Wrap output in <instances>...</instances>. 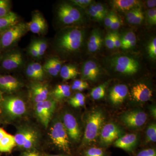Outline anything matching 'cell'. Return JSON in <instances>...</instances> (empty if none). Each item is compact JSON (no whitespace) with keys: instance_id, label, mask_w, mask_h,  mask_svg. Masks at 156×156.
I'll list each match as a JSON object with an SVG mask.
<instances>
[{"instance_id":"cell-34","label":"cell","mask_w":156,"mask_h":156,"mask_svg":"<svg viewBox=\"0 0 156 156\" xmlns=\"http://www.w3.org/2000/svg\"><path fill=\"white\" fill-rule=\"evenodd\" d=\"M37 49L38 52L39 57H41L44 55L48 48V44L43 40H35Z\"/></svg>"},{"instance_id":"cell-14","label":"cell","mask_w":156,"mask_h":156,"mask_svg":"<svg viewBox=\"0 0 156 156\" xmlns=\"http://www.w3.org/2000/svg\"><path fill=\"white\" fill-rule=\"evenodd\" d=\"M62 119L68 135L73 140H79L80 138V130L75 117L69 113H66Z\"/></svg>"},{"instance_id":"cell-20","label":"cell","mask_w":156,"mask_h":156,"mask_svg":"<svg viewBox=\"0 0 156 156\" xmlns=\"http://www.w3.org/2000/svg\"><path fill=\"white\" fill-rule=\"evenodd\" d=\"M137 137L134 134H128L121 136L115 141L116 147L128 151H131L135 147L137 143Z\"/></svg>"},{"instance_id":"cell-9","label":"cell","mask_w":156,"mask_h":156,"mask_svg":"<svg viewBox=\"0 0 156 156\" xmlns=\"http://www.w3.org/2000/svg\"><path fill=\"white\" fill-rule=\"evenodd\" d=\"M111 65L116 71L128 75L136 73L139 69L138 61L127 56H117L112 58Z\"/></svg>"},{"instance_id":"cell-48","label":"cell","mask_w":156,"mask_h":156,"mask_svg":"<svg viewBox=\"0 0 156 156\" xmlns=\"http://www.w3.org/2000/svg\"><path fill=\"white\" fill-rule=\"evenodd\" d=\"M136 156H156V151L154 149H148L140 152Z\"/></svg>"},{"instance_id":"cell-31","label":"cell","mask_w":156,"mask_h":156,"mask_svg":"<svg viewBox=\"0 0 156 156\" xmlns=\"http://www.w3.org/2000/svg\"><path fill=\"white\" fill-rule=\"evenodd\" d=\"M106 84H103L93 88L91 91V96L94 100H99L104 97L105 95Z\"/></svg>"},{"instance_id":"cell-45","label":"cell","mask_w":156,"mask_h":156,"mask_svg":"<svg viewBox=\"0 0 156 156\" xmlns=\"http://www.w3.org/2000/svg\"><path fill=\"white\" fill-rule=\"evenodd\" d=\"M51 63H52V65L53 66V67L54 68L57 72L59 73L60 69H61L62 66V62L60 59L56 57H53L51 58H49Z\"/></svg>"},{"instance_id":"cell-39","label":"cell","mask_w":156,"mask_h":156,"mask_svg":"<svg viewBox=\"0 0 156 156\" xmlns=\"http://www.w3.org/2000/svg\"><path fill=\"white\" fill-rule=\"evenodd\" d=\"M148 52L151 58L155 59L156 58V38H154L150 42L148 46Z\"/></svg>"},{"instance_id":"cell-40","label":"cell","mask_w":156,"mask_h":156,"mask_svg":"<svg viewBox=\"0 0 156 156\" xmlns=\"http://www.w3.org/2000/svg\"><path fill=\"white\" fill-rule=\"evenodd\" d=\"M26 75L28 76V77L32 80L36 81H41V78L34 71V70L32 68L30 63L28 64L26 67Z\"/></svg>"},{"instance_id":"cell-47","label":"cell","mask_w":156,"mask_h":156,"mask_svg":"<svg viewBox=\"0 0 156 156\" xmlns=\"http://www.w3.org/2000/svg\"><path fill=\"white\" fill-rule=\"evenodd\" d=\"M115 14L113 12H112L107 15L106 17L104 19L105 25V26L108 27H110L113 21L114 18Z\"/></svg>"},{"instance_id":"cell-55","label":"cell","mask_w":156,"mask_h":156,"mask_svg":"<svg viewBox=\"0 0 156 156\" xmlns=\"http://www.w3.org/2000/svg\"><path fill=\"white\" fill-rule=\"evenodd\" d=\"M48 156H63L62 155H51Z\"/></svg>"},{"instance_id":"cell-17","label":"cell","mask_w":156,"mask_h":156,"mask_svg":"<svg viewBox=\"0 0 156 156\" xmlns=\"http://www.w3.org/2000/svg\"><path fill=\"white\" fill-rule=\"evenodd\" d=\"M100 73L98 65L93 60H88L83 65L82 68V78L83 80L95 81Z\"/></svg>"},{"instance_id":"cell-33","label":"cell","mask_w":156,"mask_h":156,"mask_svg":"<svg viewBox=\"0 0 156 156\" xmlns=\"http://www.w3.org/2000/svg\"><path fill=\"white\" fill-rule=\"evenodd\" d=\"M146 140L147 142L156 141V125L154 123L151 124L148 127L146 131Z\"/></svg>"},{"instance_id":"cell-5","label":"cell","mask_w":156,"mask_h":156,"mask_svg":"<svg viewBox=\"0 0 156 156\" xmlns=\"http://www.w3.org/2000/svg\"><path fill=\"white\" fill-rule=\"evenodd\" d=\"M14 137L16 145L26 150L34 147L39 139L38 134L36 130L28 126L19 128Z\"/></svg>"},{"instance_id":"cell-4","label":"cell","mask_w":156,"mask_h":156,"mask_svg":"<svg viewBox=\"0 0 156 156\" xmlns=\"http://www.w3.org/2000/svg\"><path fill=\"white\" fill-rule=\"evenodd\" d=\"M0 104L5 114L12 119L22 116L26 112L25 102L18 96H10L3 98Z\"/></svg>"},{"instance_id":"cell-15","label":"cell","mask_w":156,"mask_h":156,"mask_svg":"<svg viewBox=\"0 0 156 156\" xmlns=\"http://www.w3.org/2000/svg\"><path fill=\"white\" fill-rule=\"evenodd\" d=\"M26 24L28 30L34 34H43L48 30V26L46 20L39 12L34 13L30 21Z\"/></svg>"},{"instance_id":"cell-51","label":"cell","mask_w":156,"mask_h":156,"mask_svg":"<svg viewBox=\"0 0 156 156\" xmlns=\"http://www.w3.org/2000/svg\"><path fill=\"white\" fill-rule=\"evenodd\" d=\"M8 134L3 128H0V141L6 134Z\"/></svg>"},{"instance_id":"cell-2","label":"cell","mask_w":156,"mask_h":156,"mask_svg":"<svg viewBox=\"0 0 156 156\" xmlns=\"http://www.w3.org/2000/svg\"><path fill=\"white\" fill-rule=\"evenodd\" d=\"M104 119L103 114L99 111L90 114L87 119L83 139L84 143L89 144L96 141L100 135Z\"/></svg>"},{"instance_id":"cell-49","label":"cell","mask_w":156,"mask_h":156,"mask_svg":"<svg viewBox=\"0 0 156 156\" xmlns=\"http://www.w3.org/2000/svg\"><path fill=\"white\" fill-rule=\"evenodd\" d=\"M114 42L115 48H119L121 47V38L118 32H113Z\"/></svg>"},{"instance_id":"cell-8","label":"cell","mask_w":156,"mask_h":156,"mask_svg":"<svg viewBox=\"0 0 156 156\" xmlns=\"http://www.w3.org/2000/svg\"><path fill=\"white\" fill-rule=\"evenodd\" d=\"M56 100L49 97L44 101L36 104L35 113L42 125L47 129L56 109Z\"/></svg>"},{"instance_id":"cell-25","label":"cell","mask_w":156,"mask_h":156,"mask_svg":"<svg viewBox=\"0 0 156 156\" xmlns=\"http://www.w3.org/2000/svg\"><path fill=\"white\" fill-rule=\"evenodd\" d=\"M126 18L131 24H139L143 21L144 15L140 7H137L128 11L126 14Z\"/></svg>"},{"instance_id":"cell-24","label":"cell","mask_w":156,"mask_h":156,"mask_svg":"<svg viewBox=\"0 0 156 156\" xmlns=\"http://www.w3.org/2000/svg\"><path fill=\"white\" fill-rule=\"evenodd\" d=\"M18 23V16L12 11L6 16L0 17V34Z\"/></svg>"},{"instance_id":"cell-19","label":"cell","mask_w":156,"mask_h":156,"mask_svg":"<svg viewBox=\"0 0 156 156\" xmlns=\"http://www.w3.org/2000/svg\"><path fill=\"white\" fill-rule=\"evenodd\" d=\"M128 87L124 84L116 85L110 92L109 98L112 103L119 105L122 103L128 95Z\"/></svg>"},{"instance_id":"cell-18","label":"cell","mask_w":156,"mask_h":156,"mask_svg":"<svg viewBox=\"0 0 156 156\" xmlns=\"http://www.w3.org/2000/svg\"><path fill=\"white\" fill-rule=\"evenodd\" d=\"M131 94L134 100L140 102L147 101L152 96V92L150 89L143 83H140L133 87L131 89Z\"/></svg>"},{"instance_id":"cell-36","label":"cell","mask_w":156,"mask_h":156,"mask_svg":"<svg viewBox=\"0 0 156 156\" xmlns=\"http://www.w3.org/2000/svg\"><path fill=\"white\" fill-rule=\"evenodd\" d=\"M88 87L89 84L87 82L81 80H76L73 83L71 88L73 90L82 91L87 89Z\"/></svg>"},{"instance_id":"cell-35","label":"cell","mask_w":156,"mask_h":156,"mask_svg":"<svg viewBox=\"0 0 156 156\" xmlns=\"http://www.w3.org/2000/svg\"><path fill=\"white\" fill-rule=\"evenodd\" d=\"M43 67L45 72L52 76H56L59 74L53 67L49 58L46 60Z\"/></svg>"},{"instance_id":"cell-41","label":"cell","mask_w":156,"mask_h":156,"mask_svg":"<svg viewBox=\"0 0 156 156\" xmlns=\"http://www.w3.org/2000/svg\"><path fill=\"white\" fill-rule=\"evenodd\" d=\"M71 2L73 5L77 6L83 9L89 7L93 3V1L92 0H72Z\"/></svg>"},{"instance_id":"cell-26","label":"cell","mask_w":156,"mask_h":156,"mask_svg":"<svg viewBox=\"0 0 156 156\" xmlns=\"http://www.w3.org/2000/svg\"><path fill=\"white\" fill-rule=\"evenodd\" d=\"M59 73L63 80H68L76 77L79 74V72L76 66L69 64L62 66Z\"/></svg>"},{"instance_id":"cell-29","label":"cell","mask_w":156,"mask_h":156,"mask_svg":"<svg viewBox=\"0 0 156 156\" xmlns=\"http://www.w3.org/2000/svg\"><path fill=\"white\" fill-rule=\"evenodd\" d=\"M136 36L132 31L126 33L121 38V48L124 50L131 49L136 45Z\"/></svg>"},{"instance_id":"cell-37","label":"cell","mask_w":156,"mask_h":156,"mask_svg":"<svg viewBox=\"0 0 156 156\" xmlns=\"http://www.w3.org/2000/svg\"><path fill=\"white\" fill-rule=\"evenodd\" d=\"M146 16L148 23L151 26L156 24V8L150 9L146 12Z\"/></svg>"},{"instance_id":"cell-1","label":"cell","mask_w":156,"mask_h":156,"mask_svg":"<svg viewBox=\"0 0 156 156\" xmlns=\"http://www.w3.org/2000/svg\"><path fill=\"white\" fill-rule=\"evenodd\" d=\"M85 32L77 27H69L62 30L55 42L56 51L63 55H69L80 50L84 41Z\"/></svg>"},{"instance_id":"cell-53","label":"cell","mask_w":156,"mask_h":156,"mask_svg":"<svg viewBox=\"0 0 156 156\" xmlns=\"http://www.w3.org/2000/svg\"><path fill=\"white\" fill-rule=\"evenodd\" d=\"M151 113L152 114L154 117H156V108L154 107L153 108H151Z\"/></svg>"},{"instance_id":"cell-38","label":"cell","mask_w":156,"mask_h":156,"mask_svg":"<svg viewBox=\"0 0 156 156\" xmlns=\"http://www.w3.org/2000/svg\"><path fill=\"white\" fill-rule=\"evenodd\" d=\"M32 68L38 75L41 80H43L45 76V71L43 66L38 62H31L30 63Z\"/></svg>"},{"instance_id":"cell-27","label":"cell","mask_w":156,"mask_h":156,"mask_svg":"<svg viewBox=\"0 0 156 156\" xmlns=\"http://www.w3.org/2000/svg\"><path fill=\"white\" fill-rule=\"evenodd\" d=\"M71 87L67 84L57 85L53 92V98L60 100L69 97L71 95Z\"/></svg>"},{"instance_id":"cell-16","label":"cell","mask_w":156,"mask_h":156,"mask_svg":"<svg viewBox=\"0 0 156 156\" xmlns=\"http://www.w3.org/2000/svg\"><path fill=\"white\" fill-rule=\"evenodd\" d=\"M22 86V83L13 76H0V91L11 93L19 90Z\"/></svg>"},{"instance_id":"cell-6","label":"cell","mask_w":156,"mask_h":156,"mask_svg":"<svg viewBox=\"0 0 156 156\" xmlns=\"http://www.w3.org/2000/svg\"><path fill=\"white\" fill-rule=\"evenodd\" d=\"M50 136L56 146L65 151H69V142L67 131L61 121L55 120L50 128Z\"/></svg>"},{"instance_id":"cell-30","label":"cell","mask_w":156,"mask_h":156,"mask_svg":"<svg viewBox=\"0 0 156 156\" xmlns=\"http://www.w3.org/2000/svg\"><path fill=\"white\" fill-rule=\"evenodd\" d=\"M86 98L83 94L78 93L69 99V103L74 108L80 107L84 105Z\"/></svg>"},{"instance_id":"cell-23","label":"cell","mask_w":156,"mask_h":156,"mask_svg":"<svg viewBox=\"0 0 156 156\" xmlns=\"http://www.w3.org/2000/svg\"><path fill=\"white\" fill-rule=\"evenodd\" d=\"M113 7L119 11H128L140 7V1L136 0H113L111 2Z\"/></svg>"},{"instance_id":"cell-3","label":"cell","mask_w":156,"mask_h":156,"mask_svg":"<svg viewBox=\"0 0 156 156\" xmlns=\"http://www.w3.org/2000/svg\"><path fill=\"white\" fill-rule=\"evenodd\" d=\"M28 30L26 23H18L0 34V50L14 46Z\"/></svg>"},{"instance_id":"cell-28","label":"cell","mask_w":156,"mask_h":156,"mask_svg":"<svg viewBox=\"0 0 156 156\" xmlns=\"http://www.w3.org/2000/svg\"><path fill=\"white\" fill-rule=\"evenodd\" d=\"M16 145L14 136L8 133L0 141V151L9 152Z\"/></svg>"},{"instance_id":"cell-43","label":"cell","mask_w":156,"mask_h":156,"mask_svg":"<svg viewBox=\"0 0 156 156\" xmlns=\"http://www.w3.org/2000/svg\"><path fill=\"white\" fill-rule=\"evenodd\" d=\"M87 156H104L103 151L101 149L97 147H92L87 150Z\"/></svg>"},{"instance_id":"cell-22","label":"cell","mask_w":156,"mask_h":156,"mask_svg":"<svg viewBox=\"0 0 156 156\" xmlns=\"http://www.w3.org/2000/svg\"><path fill=\"white\" fill-rule=\"evenodd\" d=\"M103 38L99 31L94 29L89 37L87 47L89 52H95L100 50L103 42Z\"/></svg>"},{"instance_id":"cell-7","label":"cell","mask_w":156,"mask_h":156,"mask_svg":"<svg viewBox=\"0 0 156 156\" xmlns=\"http://www.w3.org/2000/svg\"><path fill=\"white\" fill-rule=\"evenodd\" d=\"M57 14L58 20L64 25L76 24L83 20V15L80 10L67 3L59 5Z\"/></svg>"},{"instance_id":"cell-44","label":"cell","mask_w":156,"mask_h":156,"mask_svg":"<svg viewBox=\"0 0 156 156\" xmlns=\"http://www.w3.org/2000/svg\"><path fill=\"white\" fill-rule=\"evenodd\" d=\"M105 44L107 48L108 49H113L115 48L113 32H109L107 34L105 37Z\"/></svg>"},{"instance_id":"cell-21","label":"cell","mask_w":156,"mask_h":156,"mask_svg":"<svg viewBox=\"0 0 156 156\" xmlns=\"http://www.w3.org/2000/svg\"><path fill=\"white\" fill-rule=\"evenodd\" d=\"M90 16L98 21L104 20L108 14L106 7L101 3H92L88 10Z\"/></svg>"},{"instance_id":"cell-54","label":"cell","mask_w":156,"mask_h":156,"mask_svg":"<svg viewBox=\"0 0 156 156\" xmlns=\"http://www.w3.org/2000/svg\"><path fill=\"white\" fill-rule=\"evenodd\" d=\"M3 98L2 94V92L0 91V103H1V101H2V100Z\"/></svg>"},{"instance_id":"cell-11","label":"cell","mask_w":156,"mask_h":156,"mask_svg":"<svg viewBox=\"0 0 156 156\" xmlns=\"http://www.w3.org/2000/svg\"><path fill=\"white\" fill-rule=\"evenodd\" d=\"M147 115L141 111L127 112L122 116V120L125 125L130 128H139L143 126L147 120Z\"/></svg>"},{"instance_id":"cell-46","label":"cell","mask_w":156,"mask_h":156,"mask_svg":"<svg viewBox=\"0 0 156 156\" xmlns=\"http://www.w3.org/2000/svg\"><path fill=\"white\" fill-rule=\"evenodd\" d=\"M122 24V21L121 18L118 15L115 14L114 18L113 21L110 27V28L113 30H116L119 28Z\"/></svg>"},{"instance_id":"cell-32","label":"cell","mask_w":156,"mask_h":156,"mask_svg":"<svg viewBox=\"0 0 156 156\" xmlns=\"http://www.w3.org/2000/svg\"><path fill=\"white\" fill-rule=\"evenodd\" d=\"M11 2L9 0H0V17H4L11 12Z\"/></svg>"},{"instance_id":"cell-10","label":"cell","mask_w":156,"mask_h":156,"mask_svg":"<svg viewBox=\"0 0 156 156\" xmlns=\"http://www.w3.org/2000/svg\"><path fill=\"white\" fill-rule=\"evenodd\" d=\"M23 62L22 53L18 50H14L2 56L0 65L4 70L11 71L19 68Z\"/></svg>"},{"instance_id":"cell-56","label":"cell","mask_w":156,"mask_h":156,"mask_svg":"<svg viewBox=\"0 0 156 156\" xmlns=\"http://www.w3.org/2000/svg\"><path fill=\"white\" fill-rule=\"evenodd\" d=\"M2 55H1V53H0V62H1V59H2Z\"/></svg>"},{"instance_id":"cell-52","label":"cell","mask_w":156,"mask_h":156,"mask_svg":"<svg viewBox=\"0 0 156 156\" xmlns=\"http://www.w3.org/2000/svg\"><path fill=\"white\" fill-rule=\"evenodd\" d=\"M23 156H40V155L37 153L30 152L25 153L23 154Z\"/></svg>"},{"instance_id":"cell-12","label":"cell","mask_w":156,"mask_h":156,"mask_svg":"<svg viewBox=\"0 0 156 156\" xmlns=\"http://www.w3.org/2000/svg\"><path fill=\"white\" fill-rule=\"evenodd\" d=\"M122 134L121 129L117 125L108 123L103 126L101 131V142L105 145L110 144L121 137Z\"/></svg>"},{"instance_id":"cell-42","label":"cell","mask_w":156,"mask_h":156,"mask_svg":"<svg viewBox=\"0 0 156 156\" xmlns=\"http://www.w3.org/2000/svg\"><path fill=\"white\" fill-rule=\"evenodd\" d=\"M29 54L33 58H40L38 52L36 45L35 41H33L30 45L28 48Z\"/></svg>"},{"instance_id":"cell-50","label":"cell","mask_w":156,"mask_h":156,"mask_svg":"<svg viewBox=\"0 0 156 156\" xmlns=\"http://www.w3.org/2000/svg\"><path fill=\"white\" fill-rule=\"evenodd\" d=\"M146 6L151 9L155 8L156 6V0H149L146 2Z\"/></svg>"},{"instance_id":"cell-13","label":"cell","mask_w":156,"mask_h":156,"mask_svg":"<svg viewBox=\"0 0 156 156\" xmlns=\"http://www.w3.org/2000/svg\"><path fill=\"white\" fill-rule=\"evenodd\" d=\"M30 95L31 99L35 104L44 101L49 97L48 85L40 82L34 83L31 85Z\"/></svg>"}]
</instances>
